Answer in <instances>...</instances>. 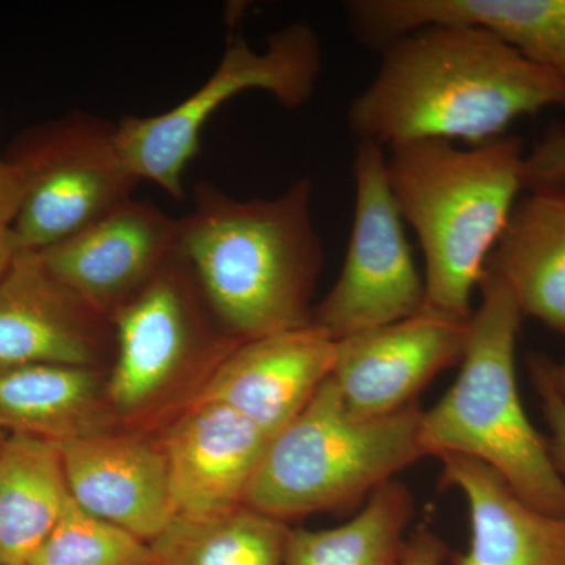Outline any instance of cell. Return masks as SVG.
Returning <instances> with one entry per match:
<instances>
[{
	"label": "cell",
	"instance_id": "obj_1",
	"mask_svg": "<svg viewBox=\"0 0 565 565\" xmlns=\"http://www.w3.org/2000/svg\"><path fill=\"white\" fill-rule=\"evenodd\" d=\"M381 65L348 109L359 141L384 150L423 140L479 147L526 115L565 106V85L486 29L430 24L379 50Z\"/></svg>",
	"mask_w": 565,
	"mask_h": 565
},
{
	"label": "cell",
	"instance_id": "obj_2",
	"mask_svg": "<svg viewBox=\"0 0 565 565\" xmlns=\"http://www.w3.org/2000/svg\"><path fill=\"white\" fill-rule=\"evenodd\" d=\"M313 182L275 199L236 200L212 182L192 193L180 252L212 315L233 340L311 326L323 245L313 221Z\"/></svg>",
	"mask_w": 565,
	"mask_h": 565
},
{
	"label": "cell",
	"instance_id": "obj_3",
	"mask_svg": "<svg viewBox=\"0 0 565 565\" xmlns=\"http://www.w3.org/2000/svg\"><path fill=\"white\" fill-rule=\"evenodd\" d=\"M519 137L459 148L423 140L386 152V180L424 255L423 310L468 322L471 296L525 191Z\"/></svg>",
	"mask_w": 565,
	"mask_h": 565
},
{
	"label": "cell",
	"instance_id": "obj_4",
	"mask_svg": "<svg viewBox=\"0 0 565 565\" xmlns=\"http://www.w3.org/2000/svg\"><path fill=\"white\" fill-rule=\"evenodd\" d=\"M481 305L468 322V341L455 385L423 412L426 456L470 457L497 471L523 500L565 515V479L546 438L527 418L516 384L515 352L523 316L500 278L479 282Z\"/></svg>",
	"mask_w": 565,
	"mask_h": 565
},
{
	"label": "cell",
	"instance_id": "obj_5",
	"mask_svg": "<svg viewBox=\"0 0 565 565\" xmlns=\"http://www.w3.org/2000/svg\"><path fill=\"white\" fill-rule=\"evenodd\" d=\"M423 412L414 404L362 418L327 379L303 411L270 438L244 504L285 523L355 508L427 457Z\"/></svg>",
	"mask_w": 565,
	"mask_h": 565
},
{
	"label": "cell",
	"instance_id": "obj_6",
	"mask_svg": "<svg viewBox=\"0 0 565 565\" xmlns=\"http://www.w3.org/2000/svg\"><path fill=\"white\" fill-rule=\"evenodd\" d=\"M321 70V41L303 22L270 33L264 51L230 35L221 62L199 90L162 114L117 122L122 159L140 182H154L174 200H184L182 174L200 152L204 125L222 104L243 92L263 90L286 109H297L315 95Z\"/></svg>",
	"mask_w": 565,
	"mask_h": 565
},
{
	"label": "cell",
	"instance_id": "obj_7",
	"mask_svg": "<svg viewBox=\"0 0 565 565\" xmlns=\"http://www.w3.org/2000/svg\"><path fill=\"white\" fill-rule=\"evenodd\" d=\"M21 185L10 225L20 253H40L132 199L140 180L128 169L117 122L73 110L36 122L6 151Z\"/></svg>",
	"mask_w": 565,
	"mask_h": 565
},
{
	"label": "cell",
	"instance_id": "obj_8",
	"mask_svg": "<svg viewBox=\"0 0 565 565\" xmlns=\"http://www.w3.org/2000/svg\"><path fill=\"white\" fill-rule=\"evenodd\" d=\"M353 178L355 210L343 270L311 319L337 341L412 318L426 297L386 180L384 148L359 141Z\"/></svg>",
	"mask_w": 565,
	"mask_h": 565
},
{
	"label": "cell",
	"instance_id": "obj_9",
	"mask_svg": "<svg viewBox=\"0 0 565 565\" xmlns=\"http://www.w3.org/2000/svg\"><path fill=\"white\" fill-rule=\"evenodd\" d=\"M114 364L106 381L115 415L147 408L195 364H217L239 341L225 333L181 252L111 319Z\"/></svg>",
	"mask_w": 565,
	"mask_h": 565
},
{
	"label": "cell",
	"instance_id": "obj_10",
	"mask_svg": "<svg viewBox=\"0 0 565 565\" xmlns=\"http://www.w3.org/2000/svg\"><path fill=\"white\" fill-rule=\"evenodd\" d=\"M178 252L180 221L132 196L36 255L62 285L111 322Z\"/></svg>",
	"mask_w": 565,
	"mask_h": 565
},
{
	"label": "cell",
	"instance_id": "obj_11",
	"mask_svg": "<svg viewBox=\"0 0 565 565\" xmlns=\"http://www.w3.org/2000/svg\"><path fill=\"white\" fill-rule=\"evenodd\" d=\"M468 322L423 310L345 337L337 341L330 381L353 415L396 414L416 404L438 374L462 362Z\"/></svg>",
	"mask_w": 565,
	"mask_h": 565
},
{
	"label": "cell",
	"instance_id": "obj_12",
	"mask_svg": "<svg viewBox=\"0 0 565 565\" xmlns=\"http://www.w3.org/2000/svg\"><path fill=\"white\" fill-rule=\"evenodd\" d=\"M114 326L71 292L36 253H18L0 280V371L29 364L99 367Z\"/></svg>",
	"mask_w": 565,
	"mask_h": 565
},
{
	"label": "cell",
	"instance_id": "obj_13",
	"mask_svg": "<svg viewBox=\"0 0 565 565\" xmlns=\"http://www.w3.org/2000/svg\"><path fill=\"white\" fill-rule=\"evenodd\" d=\"M334 356L337 340L315 323L245 341L212 366L191 404L226 405L273 438L330 377Z\"/></svg>",
	"mask_w": 565,
	"mask_h": 565
},
{
	"label": "cell",
	"instance_id": "obj_14",
	"mask_svg": "<svg viewBox=\"0 0 565 565\" xmlns=\"http://www.w3.org/2000/svg\"><path fill=\"white\" fill-rule=\"evenodd\" d=\"M58 445L71 498L88 514L148 544L178 515L162 445L111 430Z\"/></svg>",
	"mask_w": 565,
	"mask_h": 565
},
{
	"label": "cell",
	"instance_id": "obj_15",
	"mask_svg": "<svg viewBox=\"0 0 565 565\" xmlns=\"http://www.w3.org/2000/svg\"><path fill=\"white\" fill-rule=\"evenodd\" d=\"M344 10L363 46L379 51L424 25H475L565 85V0H352Z\"/></svg>",
	"mask_w": 565,
	"mask_h": 565
},
{
	"label": "cell",
	"instance_id": "obj_16",
	"mask_svg": "<svg viewBox=\"0 0 565 565\" xmlns=\"http://www.w3.org/2000/svg\"><path fill=\"white\" fill-rule=\"evenodd\" d=\"M269 440L226 405H189L162 444L178 514H221L243 505Z\"/></svg>",
	"mask_w": 565,
	"mask_h": 565
},
{
	"label": "cell",
	"instance_id": "obj_17",
	"mask_svg": "<svg viewBox=\"0 0 565 565\" xmlns=\"http://www.w3.org/2000/svg\"><path fill=\"white\" fill-rule=\"evenodd\" d=\"M438 459L441 486L459 490L470 509V545L455 565H565V515L534 508L479 460Z\"/></svg>",
	"mask_w": 565,
	"mask_h": 565
},
{
	"label": "cell",
	"instance_id": "obj_18",
	"mask_svg": "<svg viewBox=\"0 0 565 565\" xmlns=\"http://www.w3.org/2000/svg\"><path fill=\"white\" fill-rule=\"evenodd\" d=\"M486 270L504 282L523 318L565 337V193L530 192L516 202Z\"/></svg>",
	"mask_w": 565,
	"mask_h": 565
},
{
	"label": "cell",
	"instance_id": "obj_19",
	"mask_svg": "<svg viewBox=\"0 0 565 565\" xmlns=\"http://www.w3.org/2000/svg\"><path fill=\"white\" fill-rule=\"evenodd\" d=\"M99 367L29 364L0 371V429L65 444L109 433L115 415Z\"/></svg>",
	"mask_w": 565,
	"mask_h": 565
},
{
	"label": "cell",
	"instance_id": "obj_20",
	"mask_svg": "<svg viewBox=\"0 0 565 565\" xmlns=\"http://www.w3.org/2000/svg\"><path fill=\"white\" fill-rule=\"evenodd\" d=\"M70 498L61 445L9 434L0 457V565H28Z\"/></svg>",
	"mask_w": 565,
	"mask_h": 565
},
{
	"label": "cell",
	"instance_id": "obj_21",
	"mask_svg": "<svg viewBox=\"0 0 565 565\" xmlns=\"http://www.w3.org/2000/svg\"><path fill=\"white\" fill-rule=\"evenodd\" d=\"M288 523L248 505L210 515L178 514L150 542L151 565H286Z\"/></svg>",
	"mask_w": 565,
	"mask_h": 565
},
{
	"label": "cell",
	"instance_id": "obj_22",
	"mask_svg": "<svg viewBox=\"0 0 565 565\" xmlns=\"http://www.w3.org/2000/svg\"><path fill=\"white\" fill-rule=\"evenodd\" d=\"M414 511L411 490L393 479L343 525L291 530L286 565H403L405 533Z\"/></svg>",
	"mask_w": 565,
	"mask_h": 565
},
{
	"label": "cell",
	"instance_id": "obj_23",
	"mask_svg": "<svg viewBox=\"0 0 565 565\" xmlns=\"http://www.w3.org/2000/svg\"><path fill=\"white\" fill-rule=\"evenodd\" d=\"M28 565H151L148 542L88 514L70 498Z\"/></svg>",
	"mask_w": 565,
	"mask_h": 565
},
{
	"label": "cell",
	"instance_id": "obj_24",
	"mask_svg": "<svg viewBox=\"0 0 565 565\" xmlns=\"http://www.w3.org/2000/svg\"><path fill=\"white\" fill-rule=\"evenodd\" d=\"M525 191L565 193V128L548 132L525 154Z\"/></svg>",
	"mask_w": 565,
	"mask_h": 565
},
{
	"label": "cell",
	"instance_id": "obj_25",
	"mask_svg": "<svg viewBox=\"0 0 565 565\" xmlns=\"http://www.w3.org/2000/svg\"><path fill=\"white\" fill-rule=\"evenodd\" d=\"M527 364H530L531 379L541 399L542 412L550 430V437L546 438L550 456L556 470L565 479V399L533 363L527 362Z\"/></svg>",
	"mask_w": 565,
	"mask_h": 565
},
{
	"label": "cell",
	"instance_id": "obj_26",
	"mask_svg": "<svg viewBox=\"0 0 565 565\" xmlns=\"http://www.w3.org/2000/svg\"><path fill=\"white\" fill-rule=\"evenodd\" d=\"M448 546L433 531L418 527L408 535L404 546L403 565H445Z\"/></svg>",
	"mask_w": 565,
	"mask_h": 565
},
{
	"label": "cell",
	"instance_id": "obj_27",
	"mask_svg": "<svg viewBox=\"0 0 565 565\" xmlns=\"http://www.w3.org/2000/svg\"><path fill=\"white\" fill-rule=\"evenodd\" d=\"M21 203V185L6 152L0 150V225L10 226Z\"/></svg>",
	"mask_w": 565,
	"mask_h": 565
},
{
	"label": "cell",
	"instance_id": "obj_28",
	"mask_svg": "<svg viewBox=\"0 0 565 565\" xmlns=\"http://www.w3.org/2000/svg\"><path fill=\"white\" fill-rule=\"evenodd\" d=\"M527 362L533 363L545 375L546 381L553 385V388L565 399V362H553L552 359L542 355V353H533Z\"/></svg>",
	"mask_w": 565,
	"mask_h": 565
},
{
	"label": "cell",
	"instance_id": "obj_29",
	"mask_svg": "<svg viewBox=\"0 0 565 565\" xmlns=\"http://www.w3.org/2000/svg\"><path fill=\"white\" fill-rule=\"evenodd\" d=\"M17 243H14L13 234L10 226L0 225V280L10 269L14 258L18 256Z\"/></svg>",
	"mask_w": 565,
	"mask_h": 565
},
{
	"label": "cell",
	"instance_id": "obj_30",
	"mask_svg": "<svg viewBox=\"0 0 565 565\" xmlns=\"http://www.w3.org/2000/svg\"><path fill=\"white\" fill-rule=\"evenodd\" d=\"M7 437H9V433L0 429V457H2L3 445H6Z\"/></svg>",
	"mask_w": 565,
	"mask_h": 565
}]
</instances>
